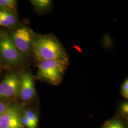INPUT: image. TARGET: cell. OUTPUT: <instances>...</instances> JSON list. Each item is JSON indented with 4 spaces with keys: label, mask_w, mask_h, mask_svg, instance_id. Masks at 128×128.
<instances>
[{
    "label": "cell",
    "mask_w": 128,
    "mask_h": 128,
    "mask_svg": "<svg viewBox=\"0 0 128 128\" xmlns=\"http://www.w3.org/2000/svg\"><path fill=\"white\" fill-rule=\"evenodd\" d=\"M33 51L40 62L52 60L68 64V56L62 45L55 37L42 35L34 40L32 46Z\"/></svg>",
    "instance_id": "cell-1"
},
{
    "label": "cell",
    "mask_w": 128,
    "mask_h": 128,
    "mask_svg": "<svg viewBox=\"0 0 128 128\" xmlns=\"http://www.w3.org/2000/svg\"><path fill=\"white\" fill-rule=\"evenodd\" d=\"M68 66L56 60L41 61L38 65L37 77L52 84L58 85L62 81Z\"/></svg>",
    "instance_id": "cell-2"
},
{
    "label": "cell",
    "mask_w": 128,
    "mask_h": 128,
    "mask_svg": "<svg viewBox=\"0 0 128 128\" xmlns=\"http://www.w3.org/2000/svg\"><path fill=\"white\" fill-rule=\"evenodd\" d=\"M20 77L15 73L6 76L0 83V101L12 103L18 96Z\"/></svg>",
    "instance_id": "cell-3"
},
{
    "label": "cell",
    "mask_w": 128,
    "mask_h": 128,
    "mask_svg": "<svg viewBox=\"0 0 128 128\" xmlns=\"http://www.w3.org/2000/svg\"><path fill=\"white\" fill-rule=\"evenodd\" d=\"M0 54L5 61L11 64L17 65L23 61L22 54L14 45L10 38L6 34L0 38Z\"/></svg>",
    "instance_id": "cell-4"
},
{
    "label": "cell",
    "mask_w": 128,
    "mask_h": 128,
    "mask_svg": "<svg viewBox=\"0 0 128 128\" xmlns=\"http://www.w3.org/2000/svg\"><path fill=\"white\" fill-rule=\"evenodd\" d=\"M21 105L12 102L0 115V128H24L21 122Z\"/></svg>",
    "instance_id": "cell-5"
},
{
    "label": "cell",
    "mask_w": 128,
    "mask_h": 128,
    "mask_svg": "<svg viewBox=\"0 0 128 128\" xmlns=\"http://www.w3.org/2000/svg\"><path fill=\"white\" fill-rule=\"evenodd\" d=\"M11 39L21 54H27L32 48L33 37L32 31L28 28H18L14 32Z\"/></svg>",
    "instance_id": "cell-6"
},
{
    "label": "cell",
    "mask_w": 128,
    "mask_h": 128,
    "mask_svg": "<svg viewBox=\"0 0 128 128\" xmlns=\"http://www.w3.org/2000/svg\"><path fill=\"white\" fill-rule=\"evenodd\" d=\"M36 94L34 80L30 74L25 72L20 76L18 96L21 101L27 102L32 101Z\"/></svg>",
    "instance_id": "cell-7"
},
{
    "label": "cell",
    "mask_w": 128,
    "mask_h": 128,
    "mask_svg": "<svg viewBox=\"0 0 128 128\" xmlns=\"http://www.w3.org/2000/svg\"><path fill=\"white\" fill-rule=\"evenodd\" d=\"M16 22L17 18L13 12L0 9V26H12Z\"/></svg>",
    "instance_id": "cell-8"
},
{
    "label": "cell",
    "mask_w": 128,
    "mask_h": 128,
    "mask_svg": "<svg viewBox=\"0 0 128 128\" xmlns=\"http://www.w3.org/2000/svg\"><path fill=\"white\" fill-rule=\"evenodd\" d=\"M30 2L35 8L40 12H46L51 5V1L50 0H33Z\"/></svg>",
    "instance_id": "cell-9"
},
{
    "label": "cell",
    "mask_w": 128,
    "mask_h": 128,
    "mask_svg": "<svg viewBox=\"0 0 128 128\" xmlns=\"http://www.w3.org/2000/svg\"><path fill=\"white\" fill-rule=\"evenodd\" d=\"M16 3L14 0H0V9L14 12L16 9Z\"/></svg>",
    "instance_id": "cell-10"
},
{
    "label": "cell",
    "mask_w": 128,
    "mask_h": 128,
    "mask_svg": "<svg viewBox=\"0 0 128 128\" xmlns=\"http://www.w3.org/2000/svg\"><path fill=\"white\" fill-rule=\"evenodd\" d=\"M22 112L23 114L26 116V117L36 127H37L38 119V118L37 114L34 112L33 110L31 109H25L22 110Z\"/></svg>",
    "instance_id": "cell-11"
},
{
    "label": "cell",
    "mask_w": 128,
    "mask_h": 128,
    "mask_svg": "<svg viewBox=\"0 0 128 128\" xmlns=\"http://www.w3.org/2000/svg\"><path fill=\"white\" fill-rule=\"evenodd\" d=\"M21 122L24 128H37L26 117V116L23 114L22 110L21 114Z\"/></svg>",
    "instance_id": "cell-12"
},
{
    "label": "cell",
    "mask_w": 128,
    "mask_h": 128,
    "mask_svg": "<svg viewBox=\"0 0 128 128\" xmlns=\"http://www.w3.org/2000/svg\"><path fill=\"white\" fill-rule=\"evenodd\" d=\"M121 94L122 96L125 99L128 98V80L127 79L122 85L121 88Z\"/></svg>",
    "instance_id": "cell-13"
},
{
    "label": "cell",
    "mask_w": 128,
    "mask_h": 128,
    "mask_svg": "<svg viewBox=\"0 0 128 128\" xmlns=\"http://www.w3.org/2000/svg\"><path fill=\"white\" fill-rule=\"evenodd\" d=\"M110 128H125L122 124L117 120H113L107 124Z\"/></svg>",
    "instance_id": "cell-14"
},
{
    "label": "cell",
    "mask_w": 128,
    "mask_h": 128,
    "mask_svg": "<svg viewBox=\"0 0 128 128\" xmlns=\"http://www.w3.org/2000/svg\"><path fill=\"white\" fill-rule=\"evenodd\" d=\"M12 103L7 102L0 101V115L2 114L8 109Z\"/></svg>",
    "instance_id": "cell-15"
},
{
    "label": "cell",
    "mask_w": 128,
    "mask_h": 128,
    "mask_svg": "<svg viewBox=\"0 0 128 128\" xmlns=\"http://www.w3.org/2000/svg\"><path fill=\"white\" fill-rule=\"evenodd\" d=\"M122 112L124 114L127 115L128 114V104L127 102H125L122 104L120 107Z\"/></svg>",
    "instance_id": "cell-16"
},
{
    "label": "cell",
    "mask_w": 128,
    "mask_h": 128,
    "mask_svg": "<svg viewBox=\"0 0 128 128\" xmlns=\"http://www.w3.org/2000/svg\"><path fill=\"white\" fill-rule=\"evenodd\" d=\"M110 128L109 127V126L106 124V125H105V126L104 127V128Z\"/></svg>",
    "instance_id": "cell-17"
}]
</instances>
